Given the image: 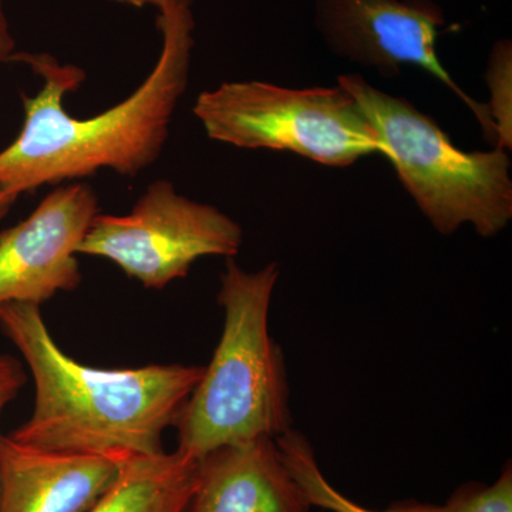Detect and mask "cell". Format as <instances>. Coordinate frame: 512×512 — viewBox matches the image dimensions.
Returning <instances> with one entry per match:
<instances>
[{
  "mask_svg": "<svg viewBox=\"0 0 512 512\" xmlns=\"http://www.w3.org/2000/svg\"><path fill=\"white\" fill-rule=\"evenodd\" d=\"M242 242L237 221L157 180L130 214L97 215L77 254L109 259L144 288L163 289L204 256L234 258Z\"/></svg>",
  "mask_w": 512,
  "mask_h": 512,
  "instance_id": "6",
  "label": "cell"
},
{
  "mask_svg": "<svg viewBox=\"0 0 512 512\" xmlns=\"http://www.w3.org/2000/svg\"><path fill=\"white\" fill-rule=\"evenodd\" d=\"M279 275L276 262L249 272L227 259L218 292L221 339L174 424L177 450L185 456L200 460L218 448L275 440L292 429L285 357L269 333Z\"/></svg>",
  "mask_w": 512,
  "mask_h": 512,
  "instance_id": "3",
  "label": "cell"
},
{
  "mask_svg": "<svg viewBox=\"0 0 512 512\" xmlns=\"http://www.w3.org/2000/svg\"><path fill=\"white\" fill-rule=\"evenodd\" d=\"M200 477V460L180 451L134 457L90 512H183Z\"/></svg>",
  "mask_w": 512,
  "mask_h": 512,
  "instance_id": "11",
  "label": "cell"
},
{
  "mask_svg": "<svg viewBox=\"0 0 512 512\" xmlns=\"http://www.w3.org/2000/svg\"><path fill=\"white\" fill-rule=\"evenodd\" d=\"M490 87L488 117L495 147L510 153L512 148V43L510 39L498 40L488 57L487 73Z\"/></svg>",
  "mask_w": 512,
  "mask_h": 512,
  "instance_id": "13",
  "label": "cell"
},
{
  "mask_svg": "<svg viewBox=\"0 0 512 512\" xmlns=\"http://www.w3.org/2000/svg\"><path fill=\"white\" fill-rule=\"evenodd\" d=\"M26 382L28 377L20 360L0 353V417L6 407L19 396Z\"/></svg>",
  "mask_w": 512,
  "mask_h": 512,
  "instance_id": "15",
  "label": "cell"
},
{
  "mask_svg": "<svg viewBox=\"0 0 512 512\" xmlns=\"http://www.w3.org/2000/svg\"><path fill=\"white\" fill-rule=\"evenodd\" d=\"M308 498L289 474L274 439L211 451L183 512H309Z\"/></svg>",
  "mask_w": 512,
  "mask_h": 512,
  "instance_id": "10",
  "label": "cell"
},
{
  "mask_svg": "<svg viewBox=\"0 0 512 512\" xmlns=\"http://www.w3.org/2000/svg\"><path fill=\"white\" fill-rule=\"evenodd\" d=\"M161 52L144 83L116 106L89 119L64 109L67 93L84 82L83 69L46 53H15L42 77L35 97L22 94V130L0 151V188L22 195L43 185L82 181L101 170L143 173L163 153L170 124L190 80L195 20L192 0H161Z\"/></svg>",
  "mask_w": 512,
  "mask_h": 512,
  "instance_id": "1",
  "label": "cell"
},
{
  "mask_svg": "<svg viewBox=\"0 0 512 512\" xmlns=\"http://www.w3.org/2000/svg\"><path fill=\"white\" fill-rule=\"evenodd\" d=\"M275 443L285 467L308 498L311 507L329 512H439V505L419 501H400L390 505L386 511L369 510L330 484L320 470L312 444L302 433L291 429L276 437Z\"/></svg>",
  "mask_w": 512,
  "mask_h": 512,
  "instance_id": "12",
  "label": "cell"
},
{
  "mask_svg": "<svg viewBox=\"0 0 512 512\" xmlns=\"http://www.w3.org/2000/svg\"><path fill=\"white\" fill-rule=\"evenodd\" d=\"M19 200V195L13 194L5 188H0V220L8 215L13 205Z\"/></svg>",
  "mask_w": 512,
  "mask_h": 512,
  "instance_id": "17",
  "label": "cell"
},
{
  "mask_svg": "<svg viewBox=\"0 0 512 512\" xmlns=\"http://www.w3.org/2000/svg\"><path fill=\"white\" fill-rule=\"evenodd\" d=\"M313 19L333 55L399 76L402 67H419L460 97L494 143L487 106L471 99L441 63L437 53L446 16L434 0H315Z\"/></svg>",
  "mask_w": 512,
  "mask_h": 512,
  "instance_id": "7",
  "label": "cell"
},
{
  "mask_svg": "<svg viewBox=\"0 0 512 512\" xmlns=\"http://www.w3.org/2000/svg\"><path fill=\"white\" fill-rule=\"evenodd\" d=\"M99 214L92 185L76 181L57 187L26 220L0 231V305L40 306L82 284L77 248Z\"/></svg>",
  "mask_w": 512,
  "mask_h": 512,
  "instance_id": "8",
  "label": "cell"
},
{
  "mask_svg": "<svg viewBox=\"0 0 512 512\" xmlns=\"http://www.w3.org/2000/svg\"><path fill=\"white\" fill-rule=\"evenodd\" d=\"M338 84L365 111L383 156L437 232L451 235L473 225L481 237L493 238L507 228L512 218L508 151L460 150L431 117L360 74H342Z\"/></svg>",
  "mask_w": 512,
  "mask_h": 512,
  "instance_id": "4",
  "label": "cell"
},
{
  "mask_svg": "<svg viewBox=\"0 0 512 512\" xmlns=\"http://www.w3.org/2000/svg\"><path fill=\"white\" fill-rule=\"evenodd\" d=\"M0 330L25 359L35 406L13 440L43 450L90 454L123 464L164 453L165 430L200 382L204 366L96 369L57 346L40 306L0 305Z\"/></svg>",
  "mask_w": 512,
  "mask_h": 512,
  "instance_id": "2",
  "label": "cell"
},
{
  "mask_svg": "<svg viewBox=\"0 0 512 512\" xmlns=\"http://www.w3.org/2000/svg\"><path fill=\"white\" fill-rule=\"evenodd\" d=\"M120 468L110 458L43 450L0 436V512H90Z\"/></svg>",
  "mask_w": 512,
  "mask_h": 512,
  "instance_id": "9",
  "label": "cell"
},
{
  "mask_svg": "<svg viewBox=\"0 0 512 512\" xmlns=\"http://www.w3.org/2000/svg\"><path fill=\"white\" fill-rule=\"evenodd\" d=\"M439 512H512V467H503L493 484L470 481L460 485Z\"/></svg>",
  "mask_w": 512,
  "mask_h": 512,
  "instance_id": "14",
  "label": "cell"
},
{
  "mask_svg": "<svg viewBox=\"0 0 512 512\" xmlns=\"http://www.w3.org/2000/svg\"><path fill=\"white\" fill-rule=\"evenodd\" d=\"M194 114L211 140L245 150L291 151L330 167L382 154L365 111L339 84L289 89L225 82L198 96Z\"/></svg>",
  "mask_w": 512,
  "mask_h": 512,
  "instance_id": "5",
  "label": "cell"
},
{
  "mask_svg": "<svg viewBox=\"0 0 512 512\" xmlns=\"http://www.w3.org/2000/svg\"><path fill=\"white\" fill-rule=\"evenodd\" d=\"M15 47V39L10 33L9 20L5 12V0H0V63L12 60Z\"/></svg>",
  "mask_w": 512,
  "mask_h": 512,
  "instance_id": "16",
  "label": "cell"
},
{
  "mask_svg": "<svg viewBox=\"0 0 512 512\" xmlns=\"http://www.w3.org/2000/svg\"><path fill=\"white\" fill-rule=\"evenodd\" d=\"M121 3H126V5L134 6V8H147V6H154V8H158L161 0H119Z\"/></svg>",
  "mask_w": 512,
  "mask_h": 512,
  "instance_id": "18",
  "label": "cell"
}]
</instances>
